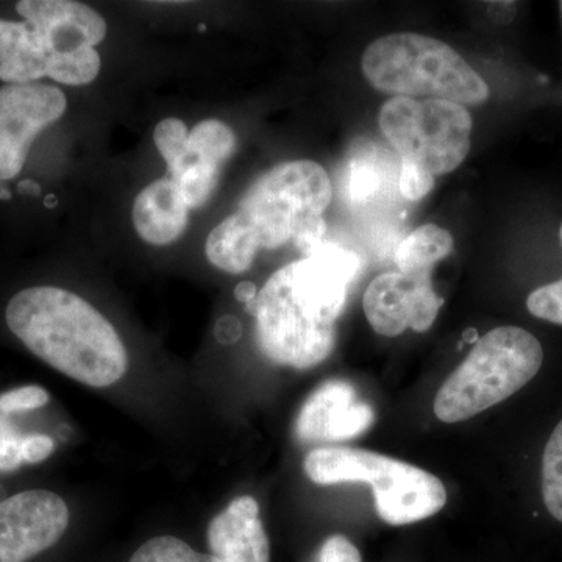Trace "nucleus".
Returning <instances> with one entry per match:
<instances>
[{"mask_svg":"<svg viewBox=\"0 0 562 562\" xmlns=\"http://www.w3.org/2000/svg\"><path fill=\"white\" fill-rule=\"evenodd\" d=\"M361 268L355 251L324 241L302 260L273 273L247 305V312L257 317L262 353L295 369L327 360L336 342V321Z\"/></svg>","mask_w":562,"mask_h":562,"instance_id":"f257e3e1","label":"nucleus"},{"mask_svg":"<svg viewBox=\"0 0 562 562\" xmlns=\"http://www.w3.org/2000/svg\"><path fill=\"white\" fill-rule=\"evenodd\" d=\"M5 319L32 353L76 382L106 387L127 371V350L113 325L74 292L29 288L11 299Z\"/></svg>","mask_w":562,"mask_h":562,"instance_id":"f03ea898","label":"nucleus"},{"mask_svg":"<svg viewBox=\"0 0 562 562\" xmlns=\"http://www.w3.org/2000/svg\"><path fill=\"white\" fill-rule=\"evenodd\" d=\"M361 66L375 90L397 98L441 99L462 106L490 99L486 81L457 50L419 33H392L373 41Z\"/></svg>","mask_w":562,"mask_h":562,"instance_id":"7ed1b4c3","label":"nucleus"},{"mask_svg":"<svg viewBox=\"0 0 562 562\" xmlns=\"http://www.w3.org/2000/svg\"><path fill=\"white\" fill-rule=\"evenodd\" d=\"M306 475L321 486L339 483L371 484L383 522L402 527L441 512L447 491L432 473L369 450L321 447L306 454Z\"/></svg>","mask_w":562,"mask_h":562,"instance_id":"20e7f679","label":"nucleus"},{"mask_svg":"<svg viewBox=\"0 0 562 562\" xmlns=\"http://www.w3.org/2000/svg\"><path fill=\"white\" fill-rule=\"evenodd\" d=\"M543 350L530 331L494 328L442 384L435 414L446 424L468 420L512 397L541 371Z\"/></svg>","mask_w":562,"mask_h":562,"instance_id":"39448f33","label":"nucleus"},{"mask_svg":"<svg viewBox=\"0 0 562 562\" xmlns=\"http://www.w3.org/2000/svg\"><path fill=\"white\" fill-rule=\"evenodd\" d=\"M331 198L330 177L321 165L283 162L251 184L233 217L257 249H279L324 220Z\"/></svg>","mask_w":562,"mask_h":562,"instance_id":"423d86ee","label":"nucleus"},{"mask_svg":"<svg viewBox=\"0 0 562 562\" xmlns=\"http://www.w3.org/2000/svg\"><path fill=\"white\" fill-rule=\"evenodd\" d=\"M380 128L401 161L432 177L453 172L471 150L472 116L460 103L392 98L380 111Z\"/></svg>","mask_w":562,"mask_h":562,"instance_id":"0eeeda50","label":"nucleus"},{"mask_svg":"<svg viewBox=\"0 0 562 562\" xmlns=\"http://www.w3.org/2000/svg\"><path fill=\"white\" fill-rule=\"evenodd\" d=\"M18 13L24 18L21 49L46 65L55 55L94 47L106 35V22L98 11L72 0H22Z\"/></svg>","mask_w":562,"mask_h":562,"instance_id":"6e6552de","label":"nucleus"},{"mask_svg":"<svg viewBox=\"0 0 562 562\" xmlns=\"http://www.w3.org/2000/svg\"><path fill=\"white\" fill-rule=\"evenodd\" d=\"M66 106V95L52 85L0 88V181L14 179L21 172L33 140L61 120Z\"/></svg>","mask_w":562,"mask_h":562,"instance_id":"1a4fd4ad","label":"nucleus"},{"mask_svg":"<svg viewBox=\"0 0 562 562\" xmlns=\"http://www.w3.org/2000/svg\"><path fill=\"white\" fill-rule=\"evenodd\" d=\"M431 272H386L376 277L362 301L373 330L387 338L402 335L406 328L427 331L443 305L432 288Z\"/></svg>","mask_w":562,"mask_h":562,"instance_id":"9d476101","label":"nucleus"},{"mask_svg":"<svg viewBox=\"0 0 562 562\" xmlns=\"http://www.w3.org/2000/svg\"><path fill=\"white\" fill-rule=\"evenodd\" d=\"M69 509L50 491H25L0 503V562H27L60 541Z\"/></svg>","mask_w":562,"mask_h":562,"instance_id":"9b49d317","label":"nucleus"},{"mask_svg":"<svg viewBox=\"0 0 562 562\" xmlns=\"http://www.w3.org/2000/svg\"><path fill=\"white\" fill-rule=\"evenodd\" d=\"M373 420L372 406L358 401L350 383L330 380L302 406L295 432L303 442L347 441L371 428Z\"/></svg>","mask_w":562,"mask_h":562,"instance_id":"f8f14e48","label":"nucleus"},{"mask_svg":"<svg viewBox=\"0 0 562 562\" xmlns=\"http://www.w3.org/2000/svg\"><path fill=\"white\" fill-rule=\"evenodd\" d=\"M209 546L217 562H269L271 547L257 501L244 495L217 514L209 527Z\"/></svg>","mask_w":562,"mask_h":562,"instance_id":"ddd939ff","label":"nucleus"},{"mask_svg":"<svg viewBox=\"0 0 562 562\" xmlns=\"http://www.w3.org/2000/svg\"><path fill=\"white\" fill-rule=\"evenodd\" d=\"M187 202L169 177L144 188L133 205V224L144 241L168 246L188 227Z\"/></svg>","mask_w":562,"mask_h":562,"instance_id":"4468645a","label":"nucleus"},{"mask_svg":"<svg viewBox=\"0 0 562 562\" xmlns=\"http://www.w3.org/2000/svg\"><path fill=\"white\" fill-rule=\"evenodd\" d=\"M452 250V235L438 225L427 224L403 239L395 249L394 260L402 273L432 271L435 265L449 257Z\"/></svg>","mask_w":562,"mask_h":562,"instance_id":"2eb2a0df","label":"nucleus"},{"mask_svg":"<svg viewBox=\"0 0 562 562\" xmlns=\"http://www.w3.org/2000/svg\"><path fill=\"white\" fill-rule=\"evenodd\" d=\"M205 250L211 265L221 271L243 273L250 268L258 249L231 216L210 233Z\"/></svg>","mask_w":562,"mask_h":562,"instance_id":"dca6fc26","label":"nucleus"},{"mask_svg":"<svg viewBox=\"0 0 562 562\" xmlns=\"http://www.w3.org/2000/svg\"><path fill=\"white\" fill-rule=\"evenodd\" d=\"M220 173V166L210 165L184 151L176 168L169 171V179L179 188L188 209H199L216 190Z\"/></svg>","mask_w":562,"mask_h":562,"instance_id":"f3484780","label":"nucleus"},{"mask_svg":"<svg viewBox=\"0 0 562 562\" xmlns=\"http://www.w3.org/2000/svg\"><path fill=\"white\" fill-rule=\"evenodd\" d=\"M236 136L227 124L217 120L199 122L188 138L187 151L211 162L222 166L236 149Z\"/></svg>","mask_w":562,"mask_h":562,"instance_id":"a211bd4d","label":"nucleus"},{"mask_svg":"<svg viewBox=\"0 0 562 562\" xmlns=\"http://www.w3.org/2000/svg\"><path fill=\"white\" fill-rule=\"evenodd\" d=\"M101 72V57L94 47H81L70 54L55 55L52 58L49 79L69 87L91 83Z\"/></svg>","mask_w":562,"mask_h":562,"instance_id":"6ab92c4d","label":"nucleus"},{"mask_svg":"<svg viewBox=\"0 0 562 562\" xmlns=\"http://www.w3.org/2000/svg\"><path fill=\"white\" fill-rule=\"evenodd\" d=\"M542 495L549 513L562 524V420L554 428L543 452Z\"/></svg>","mask_w":562,"mask_h":562,"instance_id":"aec40b11","label":"nucleus"},{"mask_svg":"<svg viewBox=\"0 0 562 562\" xmlns=\"http://www.w3.org/2000/svg\"><path fill=\"white\" fill-rule=\"evenodd\" d=\"M131 562H217L211 554L195 552L172 536H158L140 546Z\"/></svg>","mask_w":562,"mask_h":562,"instance_id":"412c9836","label":"nucleus"},{"mask_svg":"<svg viewBox=\"0 0 562 562\" xmlns=\"http://www.w3.org/2000/svg\"><path fill=\"white\" fill-rule=\"evenodd\" d=\"M188 138H190V132H188L187 124L177 117H168L155 127V146L165 158L169 171L176 168L177 162L187 151Z\"/></svg>","mask_w":562,"mask_h":562,"instance_id":"4be33fe9","label":"nucleus"},{"mask_svg":"<svg viewBox=\"0 0 562 562\" xmlns=\"http://www.w3.org/2000/svg\"><path fill=\"white\" fill-rule=\"evenodd\" d=\"M562 241V227H561ZM528 312L538 319L562 325V280L546 284L528 295Z\"/></svg>","mask_w":562,"mask_h":562,"instance_id":"5701e85b","label":"nucleus"},{"mask_svg":"<svg viewBox=\"0 0 562 562\" xmlns=\"http://www.w3.org/2000/svg\"><path fill=\"white\" fill-rule=\"evenodd\" d=\"M435 187V177L414 162L402 161L398 173V191L406 201H420Z\"/></svg>","mask_w":562,"mask_h":562,"instance_id":"b1692460","label":"nucleus"},{"mask_svg":"<svg viewBox=\"0 0 562 562\" xmlns=\"http://www.w3.org/2000/svg\"><path fill=\"white\" fill-rule=\"evenodd\" d=\"M49 402V394L40 386H24L0 395V413H22L41 408Z\"/></svg>","mask_w":562,"mask_h":562,"instance_id":"393cba45","label":"nucleus"},{"mask_svg":"<svg viewBox=\"0 0 562 562\" xmlns=\"http://www.w3.org/2000/svg\"><path fill=\"white\" fill-rule=\"evenodd\" d=\"M22 441L24 436L10 424L5 417L0 416V469L14 471L22 464Z\"/></svg>","mask_w":562,"mask_h":562,"instance_id":"a878e982","label":"nucleus"},{"mask_svg":"<svg viewBox=\"0 0 562 562\" xmlns=\"http://www.w3.org/2000/svg\"><path fill=\"white\" fill-rule=\"evenodd\" d=\"M319 562H361V553L349 539L336 535L322 546Z\"/></svg>","mask_w":562,"mask_h":562,"instance_id":"bb28decb","label":"nucleus"},{"mask_svg":"<svg viewBox=\"0 0 562 562\" xmlns=\"http://www.w3.org/2000/svg\"><path fill=\"white\" fill-rule=\"evenodd\" d=\"M54 449L55 443L49 436H25L24 441H22V461L29 462V464H36V462L49 458Z\"/></svg>","mask_w":562,"mask_h":562,"instance_id":"cd10ccee","label":"nucleus"},{"mask_svg":"<svg viewBox=\"0 0 562 562\" xmlns=\"http://www.w3.org/2000/svg\"><path fill=\"white\" fill-rule=\"evenodd\" d=\"M216 336L221 342H235L241 336V325L233 317H224V319L217 322Z\"/></svg>","mask_w":562,"mask_h":562,"instance_id":"c85d7f7f","label":"nucleus"},{"mask_svg":"<svg viewBox=\"0 0 562 562\" xmlns=\"http://www.w3.org/2000/svg\"><path fill=\"white\" fill-rule=\"evenodd\" d=\"M235 295L239 302L249 305V303L254 302L255 299H257V286H255V284L251 283V281H243V283H239L238 286H236Z\"/></svg>","mask_w":562,"mask_h":562,"instance_id":"c756f323","label":"nucleus"},{"mask_svg":"<svg viewBox=\"0 0 562 562\" xmlns=\"http://www.w3.org/2000/svg\"><path fill=\"white\" fill-rule=\"evenodd\" d=\"M20 191L24 192V194L38 195L41 192L40 184H36L35 181L24 180L18 184Z\"/></svg>","mask_w":562,"mask_h":562,"instance_id":"7c9ffc66","label":"nucleus"},{"mask_svg":"<svg viewBox=\"0 0 562 562\" xmlns=\"http://www.w3.org/2000/svg\"><path fill=\"white\" fill-rule=\"evenodd\" d=\"M11 192L7 188L5 181H0V201H10Z\"/></svg>","mask_w":562,"mask_h":562,"instance_id":"2f4dec72","label":"nucleus"},{"mask_svg":"<svg viewBox=\"0 0 562 562\" xmlns=\"http://www.w3.org/2000/svg\"><path fill=\"white\" fill-rule=\"evenodd\" d=\"M55 203H57L55 195H49V198L46 199V205L49 206V209H54Z\"/></svg>","mask_w":562,"mask_h":562,"instance_id":"473e14b6","label":"nucleus"},{"mask_svg":"<svg viewBox=\"0 0 562 562\" xmlns=\"http://www.w3.org/2000/svg\"><path fill=\"white\" fill-rule=\"evenodd\" d=\"M199 31H201V32H205V31H206L205 25H203V24H202V25H201V27H199Z\"/></svg>","mask_w":562,"mask_h":562,"instance_id":"72a5a7b5","label":"nucleus"},{"mask_svg":"<svg viewBox=\"0 0 562 562\" xmlns=\"http://www.w3.org/2000/svg\"><path fill=\"white\" fill-rule=\"evenodd\" d=\"M561 9H562V3H561Z\"/></svg>","mask_w":562,"mask_h":562,"instance_id":"f704fd0d","label":"nucleus"}]
</instances>
